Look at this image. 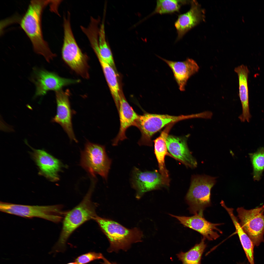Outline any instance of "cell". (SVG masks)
Listing matches in <instances>:
<instances>
[{"mask_svg": "<svg viewBox=\"0 0 264 264\" xmlns=\"http://www.w3.org/2000/svg\"><path fill=\"white\" fill-rule=\"evenodd\" d=\"M66 264H77L75 262H73L69 263Z\"/></svg>", "mask_w": 264, "mask_h": 264, "instance_id": "cell-29", "label": "cell"}, {"mask_svg": "<svg viewBox=\"0 0 264 264\" xmlns=\"http://www.w3.org/2000/svg\"><path fill=\"white\" fill-rule=\"evenodd\" d=\"M51 0H32L20 23L21 28L30 40L35 52L43 56L48 62L56 56L44 39L42 33L41 17L44 8Z\"/></svg>", "mask_w": 264, "mask_h": 264, "instance_id": "cell-1", "label": "cell"}, {"mask_svg": "<svg viewBox=\"0 0 264 264\" xmlns=\"http://www.w3.org/2000/svg\"><path fill=\"white\" fill-rule=\"evenodd\" d=\"M69 92L68 90L65 91L61 89L55 91L57 113L52 121L60 125L70 139L77 142L72 126L71 111L69 98Z\"/></svg>", "mask_w": 264, "mask_h": 264, "instance_id": "cell-13", "label": "cell"}, {"mask_svg": "<svg viewBox=\"0 0 264 264\" xmlns=\"http://www.w3.org/2000/svg\"><path fill=\"white\" fill-rule=\"evenodd\" d=\"M253 168V178L256 180L260 179L264 170V147L259 149L250 154Z\"/></svg>", "mask_w": 264, "mask_h": 264, "instance_id": "cell-25", "label": "cell"}, {"mask_svg": "<svg viewBox=\"0 0 264 264\" xmlns=\"http://www.w3.org/2000/svg\"><path fill=\"white\" fill-rule=\"evenodd\" d=\"M33 72L32 80L36 86V96L44 95L50 90H58L64 86L80 81L79 79L63 78L42 69L35 68Z\"/></svg>", "mask_w": 264, "mask_h": 264, "instance_id": "cell-10", "label": "cell"}, {"mask_svg": "<svg viewBox=\"0 0 264 264\" xmlns=\"http://www.w3.org/2000/svg\"><path fill=\"white\" fill-rule=\"evenodd\" d=\"M158 56L165 62L171 69L179 90L182 91H185L188 79L199 70V67L196 62L188 58L183 61H176Z\"/></svg>", "mask_w": 264, "mask_h": 264, "instance_id": "cell-17", "label": "cell"}, {"mask_svg": "<svg viewBox=\"0 0 264 264\" xmlns=\"http://www.w3.org/2000/svg\"><path fill=\"white\" fill-rule=\"evenodd\" d=\"M99 27V53L102 58L112 67L114 63L111 51L106 40L104 19Z\"/></svg>", "mask_w": 264, "mask_h": 264, "instance_id": "cell-24", "label": "cell"}, {"mask_svg": "<svg viewBox=\"0 0 264 264\" xmlns=\"http://www.w3.org/2000/svg\"><path fill=\"white\" fill-rule=\"evenodd\" d=\"M199 113L176 116L168 114L145 113L139 115L135 126L140 131L141 136L138 143L139 145L151 146L152 139L155 133L169 124L188 119L200 118Z\"/></svg>", "mask_w": 264, "mask_h": 264, "instance_id": "cell-5", "label": "cell"}, {"mask_svg": "<svg viewBox=\"0 0 264 264\" xmlns=\"http://www.w3.org/2000/svg\"><path fill=\"white\" fill-rule=\"evenodd\" d=\"M70 16L68 12L63 17L62 56L71 69L83 78L87 79L89 78L87 56L82 52L76 41L71 28Z\"/></svg>", "mask_w": 264, "mask_h": 264, "instance_id": "cell-4", "label": "cell"}, {"mask_svg": "<svg viewBox=\"0 0 264 264\" xmlns=\"http://www.w3.org/2000/svg\"><path fill=\"white\" fill-rule=\"evenodd\" d=\"M237 264H245L244 263H238Z\"/></svg>", "mask_w": 264, "mask_h": 264, "instance_id": "cell-30", "label": "cell"}, {"mask_svg": "<svg viewBox=\"0 0 264 264\" xmlns=\"http://www.w3.org/2000/svg\"><path fill=\"white\" fill-rule=\"evenodd\" d=\"M102 259L103 260V262L102 263V264H117L115 262H111L109 261L104 257Z\"/></svg>", "mask_w": 264, "mask_h": 264, "instance_id": "cell-28", "label": "cell"}, {"mask_svg": "<svg viewBox=\"0 0 264 264\" xmlns=\"http://www.w3.org/2000/svg\"><path fill=\"white\" fill-rule=\"evenodd\" d=\"M241 243L250 264H255L253 242L247 234L242 233L239 236Z\"/></svg>", "mask_w": 264, "mask_h": 264, "instance_id": "cell-26", "label": "cell"}, {"mask_svg": "<svg viewBox=\"0 0 264 264\" xmlns=\"http://www.w3.org/2000/svg\"><path fill=\"white\" fill-rule=\"evenodd\" d=\"M104 256L100 253L90 252L78 257L75 260L77 264H87L97 260L102 259Z\"/></svg>", "mask_w": 264, "mask_h": 264, "instance_id": "cell-27", "label": "cell"}, {"mask_svg": "<svg viewBox=\"0 0 264 264\" xmlns=\"http://www.w3.org/2000/svg\"><path fill=\"white\" fill-rule=\"evenodd\" d=\"M111 163L103 145L88 142L81 153L80 165L92 177L98 174L106 180Z\"/></svg>", "mask_w": 264, "mask_h": 264, "instance_id": "cell-8", "label": "cell"}, {"mask_svg": "<svg viewBox=\"0 0 264 264\" xmlns=\"http://www.w3.org/2000/svg\"><path fill=\"white\" fill-rule=\"evenodd\" d=\"M216 182L215 177L209 176L193 177L186 197L190 213L204 216V210L211 205L210 191Z\"/></svg>", "mask_w": 264, "mask_h": 264, "instance_id": "cell-6", "label": "cell"}, {"mask_svg": "<svg viewBox=\"0 0 264 264\" xmlns=\"http://www.w3.org/2000/svg\"><path fill=\"white\" fill-rule=\"evenodd\" d=\"M110 243L107 250L109 253L126 251L132 244L141 242L143 234L138 228L129 229L119 223L108 219L97 216L94 219Z\"/></svg>", "mask_w": 264, "mask_h": 264, "instance_id": "cell-3", "label": "cell"}, {"mask_svg": "<svg viewBox=\"0 0 264 264\" xmlns=\"http://www.w3.org/2000/svg\"><path fill=\"white\" fill-rule=\"evenodd\" d=\"M95 53L101 65L118 112L119 108L121 94L116 74L112 67L101 57L99 51H97Z\"/></svg>", "mask_w": 264, "mask_h": 264, "instance_id": "cell-21", "label": "cell"}, {"mask_svg": "<svg viewBox=\"0 0 264 264\" xmlns=\"http://www.w3.org/2000/svg\"><path fill=\"white\" fill-rule=\"evenodd\" d=\"M169 215L176 218L184 226L197 231L203 237L209 241L216 240L220 237L219 233H222L217 227L222 223H211L206 220L204 217L197 215L187 217Z\"/></svg>", "mask_w": 264, "mask_h": 264, "instance_id": "cell-14", "label": "cell"}, {"mask_svg": "<svg viewBox=\"0 0 264 264\" xmlns=\"http://www.w3.org/2000/svg\"><path fill=\"white\" fill-rule=\"evenodd\" d=\"M172 127V125L170 124L167 126L159 136L154 141V153L158 163L159 172L168 185L170 180L168 171L165 165V158L167 155L170 156L167 148L166 141Z\"/></svg>", "mask_w": 264, "mask_h": 264, "instance_id": "cell-20", "label": "cell"}, {"mask_svg": "<svg viewBox=\"0 0 264 264\" xmlns=\"http://www.w3.org/2000/svg\"><path fill=\"white\" fill-rule=\"evenodd\" d=\"M119 113L120 126L119 132L112 141V145H117L119 142L127 139L126 132L132 126H135L138 115L129 104L123 95H120Z\"/></svg>", "mask_w": 264, "mask_h": 264, "instance_id": "cell-18", "label": "cell"}, {"mask_svg": "<svg viewBox=\"0 0 264 264\" xmlns=\"http://www.w3.org/2000/svg\"><path fill=\"white\" fill-rule=\"evenodd\" d=\"M206 239L203 237L199 243L196 244L187 252L181 251L176 254L182 264H201L202 256L207 247Z\"/></svg>", "mask_w": 264, "mask_h": 264, "instance_id": "cell-22", "label": "cell"}, {"mask_svg": "<svg viewBox=\"0 0 264 264\" xmlns=\"http://www.w3.org/2000/svg\"><path fill=\"white\" fill-rule=\"evenodd\" d=\"M94 184H92L81 202L72 210L65 213L62 230L55 247L57 251H64L67 240L73 231L86 221L94 220L97 216L96 205L92 202L91 198Z\"/></svg>", "mask_w": 264, "mask_h": 264, "instance_id": "cell-2", "label": "cell"}, {"mask_svg": "<svg viewBox=\"0 0 264 264\" xmlns=\"http://www.w3.org/2000/svg\"><path fill=\"white\" fill-rule=\"evenodd\" d=\"M27 144L32 149V158L39 169V174L52 182L59 180V172L63 165L60 161L43 150L36 149Z\"/></svg>", "mask_w": 264, "mask_h": 264, "instance_id": "cell-12", "label": "cell"}, {"mask_svg": "<svg viewBox=\"0 0 264 264\" xmlns=\"http://www.w3.org/2000/svg\"><path fill=\"white\" fill-rule=\"evenodd\" d=\"M191 7L186 12L179 15L175 23L177 34L176 41L204 20V12L196 0H191Z\"/></svg>", "mask_w": 264, "mask_h": 264, "instance_id": "cell-16", "label": "cell"}, {"mask_svg": "<svg viewBox=\"0 0 264 264\" xmlns=\"http://www.w3.org/2000/svg\"><path fill=\"white\" fill-rule=\"evenodd\" d=\"M235 72L238 75L239 83V96L242 108V114L239 117L241 122H249L251 118L249 109L248 78L249 70L247 67L242 65L236 67Z\"/></svg>", "mask_w": 264, "mask_h": 264, "instance_id": "cell-19", "label": "cell"}, {"mask_svg": "<svg viewBox=\"0 0 264 264\" xmlns=\"http://www.w3.org/2000/svg\"><path fill=\"white\" fill-rule=\"evenodd\" d=\"M186 137H178L168 135L166 140V145L170 156L192 168L196 167L197 162L189 150Z\"/></svg>", "mask_w": 264, "mask_h": 264, "instance_id": "cell-15", "label": "cell"}, {"mask_svg": "<svg viewBox=\"0 0 264 264\" xmlns=\"http://www.w3.org/2000/svg\"><path fill=\"white\" fill-rule=\"evenodd\" d=\"M1 211L23 217H37L54 222L60 221L65 213L60 205L32 206L0 202Z\"/></svg>", "mask_w": 264, "mask_h": 264, "instance_id": "cell-7", "label": "cell"}, {"mask_svg": "<svg viewBox=\"0 0 264 264\" xmlns=\"http://www.w3.org/2000/svg\"><path fill=\"white\" fill-rule=\"evenodd\" d=\"M131 182L132 187L136 191V198L138 199L146 192L168 186L157 170L142 172L135 167L132 171Z\"/></svg>", "mask_w": 264, "mask_h": 264, "instance_id": "cell-11", "label": "cell"}, {"mask_svg": "<svg viewBox=\"0 0 264 264\" xmlns=\"http://www.w3.org/2000/svg\"><path fill=\"white\" fill-rule=\"evenodd\" d=\"M187 0H158L153 12L150 16L155 14H163L178 12L181 6L190 2Z\"/></svg>", "mask_w": 264, "mask_h": 264, "instance_id": "cell-23", "label": "cell"}, {"mask_svg": "<svg viewBox=\"0 0 264 264\" xmlns=\"http://www.w3.org/2000/svg\"><path fill=\"white\" fill-rule=\"evenodd\" d=\"M237 211L242 227L254 246L264 242V205L250 210L239 207Z\"/></svg>", "mask_w": 264, "mask_h": 264, "instance_id": "cell-9", "label": "cell"}]
</instances>
